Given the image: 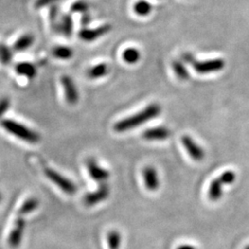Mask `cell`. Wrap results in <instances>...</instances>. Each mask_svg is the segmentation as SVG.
<instances>
[{"label": "cell", "instance_id": "1", "mask_svg": "<svg viewBox=\"0 0 249 249\" xmlns=\"http://www.w3.org/2000/svg\"><path fill=\"white\" fill-rule=\"evenodd\" d=\"M160 112H161V107L160 105L151 104L133 116L125 117L124 119L118 121L114 125V129L118 133L126 132L128 130L139 127L143 124L156 118L160 115Z\"/></svg>", "mask_w": 249, "mask_h": 249}, {"label": "cell", "instance_id": "2", "mask_svg": "<svg viewBox=\"0 0 249 249\" xmlns=\"http://www.w3.org/2000/svg\"><path fill=\"white\" fill-rule=\"evenodd\" d=\"M1 126L8 132L13 135L18 140L30 144H36L40 142V136L35 130L29 128L26 125L18 123L12 119H3L0 122Z\"/></svg>", "mask_w": 249, "mask_h": 249}, {"label": "cell", "instance_id": "3", "mask_svg": "<svg viewBox=\"0 0 249 249\" xmlns=\"http://www.w3.org/2000/svg\"><path fill=\"white\" fill-rule=\"evenodd\" d=\"M44 173L46 178H48L56 187H59L64 193L68 195H73L77 191L76 185L70 180L69 178H65L60 173L50 167H45Z\"/></svg>", "mask_w": 249, "mask_h": 249}, {"label": "cell", "instance_id": "4", "mask_svg": "<svg viewBox=\"0 0 249 249\" xmlns=\"http://www.w3.org/2000/svg\"><path fill=\"white\" fill-rule=\"evenodd\" d=\"M25 226L26 221L24 220V217L20 214H17L8 237V243L10 248L17 249L20 246L25 231Z\"/></svg>", "mask_w": 249, "mask_h": 249}, {"label": "cell", "instance_id": "5", "mask_svg": "<svg viewBox=\"0 0 249 249\" xmlns=\"http://www.w3.org/2000/svg\"><path fill=\"white\" fill-rule=\"evenodd\" d=\"M192 66L198 74H210L223 71L225 62L222 58H214L203 61H194Z\"/></svg>", "mask_w": 249, "mask_h": 249}, {"label": "cell", "instance_id": "6", "mask_svg": "<svg viewBox=\"0 0 249 249\" xmlns=\"http://www.w3.org/2000/svg\"><path fill=\"white\" fill-rule=\"evenodd\" d=\"M111 193L110 186L107 183L100 184L98 188L94 192H90L84 196V204L88 207H92L99 204L107 199Z\"/></svg>", "mask_w": 249, "mask_h": 249}, {"label": "cell", "instance_id": "7", "mask_svg": "<svg viewBox=\"0 0 249 249\" xmlns=\"http://www.w3.org/2000/svg\"><path fill=\"white\" fill-rule=\"evenodd\" d=\"M61 84H62L64 92H65V98L69 105L75 106L78 104L80 100V93L77 89V86L75 82L73 81L70 76H62L61 77Z\"/></svg>", "mask_w": 249, "mask_h": 249}, {"label": "cell", "instance_id": "8", "mask_svg": "<svg viewBox=\"0 0 249 249\" xmlns=\"http://www.w3.org/2000/svg\"><path fill=\"white\" fill-rule=\"evenodd\" d=\"M86 166L89 172V177L93 180L99 182L100 184L106 183L110 178V172L100 166L95 159H92V158L88 159L86 162Z\"/></svg>", "mask_w": 249, "mask_h": 249}, {"label": "cell", "instance_id": "9", "mask_svg": "<svg viewBox=\"0 0 249 249\" xmlns=\"http://www.w3.org/2000/svg\"><path fill=\"white\" fill-rule=\"evenodd\" d=\"M182 143L188 155L196 161H200L205 158V151L190 137L185 135L182 137Z\"/></svg>", "mask_w": 249, "mask_h": 249}, {"label": "cell", "instance_id": "10", "mask_svg": "<svg viewBox=\"0 0 249 249\" xmlns=\"http://www.w3.org/2000/svg\"><path fill=\"white\" fill-rule=\"evenodd\" d=\"M111 30H112V26L110 24H105V25L97 27L95 29L83 28L80 30L79 36L81 40L85 42H92L97 40L100 37L106 36L108 33L111 32Z\"/></svg>", "mask_w": 249, "mask_h": 249}, {"label": "cell", "instance_id": "11", "mask_svg": "<svg viewBox=\"0 0 249 249\" xmlns=\"http://www.w3.org/2000/svg\"><path fill=\"white\" fill-rule=\"evenodd\" d=\"M171 136V130L165 126H156L146 129L142 134V138L149 142H162Z\"/></svg>", "mask_w": 249, "mask_h": 249}, {"label": "cell", "instance_id": "12", "mask_svg": "<svg viewBox=\"0 0 249 249\" xmlns=\"http://www.w3.org/2000/svg\"><path fill=\"white\" fill-rule=\"evenodd\" d=\"M145 187L150 191H156L160 187V178L158 172L152 166H146L142 171Z\"/></svg>", "mask_w": 249, "mask_h": 249}, {"label": "cell", "instance_id": "13", "mask_svg": "<svg viewBox=\"0 0 249 249\" xmlns=\"http://www.w3.org/2000/svg\"><path fill=\"white\" fill-rule=\"evenodd\" d=\"M15 71L18 75L32 80L35 79L37 75V68L33 63L19 62L15 66Z\"/></svg>", "mask_w": 249, "mask_h": 249}, {"label": "cell", "instance_id": "14", "mask_svg": "<svg viewBox=\"0 0 249 249\" xmlns=\"http://www.w3.org/2000/svg\"><path fill=\"white\" fill-rule=\"evenodd\" d=\"M223 186L224 185L219 178H215L212 181L208 191V196L210 200L215 202L222 198L223 194Z\"/></svg>", "mask_w": 249, "mask_h": 249}, {"label": "cell", "instance_id": "15", "mask_svg": "<svg viewBox=\"0 0 249 249\" xmlns=\"http://www.w3.org/2000/svg\"><path fill=\"white\" fill-rule=\"evenodd\" d=\"M35 43V36L26 34L20 36L13 45V50L16 52H22L30 48Z\"/></svg>", "mask_w": 249, "mask_h": 249}, {"label": "cell", "instance_id": "16", "mask_svg": "<svg viewBox=\"0 0 249 249\" xmlns=\"http://www.w3.org/2000/svg\"><path fill=\"white\" fill-rule=\"evenodd\" d=\"M56 31L63 34L67 37L71 36L72 31H73V21L71 15H64L61 20L57 23L55 27Z\"/></svg>", "mask_w": 249, "mask_h": 249}, {"label": "cell", "instance_id": "17", "mask_svg": "<svg viewBox=\"0 0 249 249\" xmlns=\"http://www.w3.org/2000/svg\"><path fill=\"white\" fill-rule=\"evenodd\" d=\"M52 54L54 58H57L60 60H69V59H71L74 54V51L71 47H69L66 45H58L53 47Z\"/></svg>", "mask_w": 249, "mask_h": 249}, {"label": "cell", "instance_id": "18", "mask_svg": "<svg viewBox=\"0 0 249 249\" xmlns=\"http://www.w3.org/2000/svg\"><path fill=\"white\" fill-rule=\"evenodd\" d=\"M109 73V67L106 63H100L90 68L88 71V77L91 80H96L107 76Z\"/></svg>", "mask_w": 249, "mask_h": 249}, {"label": "cell", "instance_id": "19", "mask_svg": "<svg viewBox=\"0 0 249 249\" xmlns=\"http://www.w3.org/2000/svg\"><path fill=\"white\" fill-rule=\"evenodd\" d=\"M38 207H39V200L36 197H30L28 199H25L19 207L18 214L25 216L35 212L38 209Z\"/></svg>", "mask_w": 249, "mask_h": 249}, {"label": "cell", "instance_id": "20", "mask_svg": "<svg viewBox=\"0 0 249 249\" xmlns=\"http://www.w3.org/2000/svg\"><path fill=\"white\" fill-rule=\"evenodd\" d=\"M152 5L147 0H139L134 4V12L142 17H145L151 14L152 11Z\"/></svg>", "mask_w": 249, "mask_h": 249}, {"label": "cell", "instance_id": "21", "mask_svg": "<svg viewBox=\"0 0 249 249\" xmlns=\"http://www.w3.org/2000/svg\"><path fill=\"white\" fill-rule=\"evenodd\" d=\"M122 57H123L124 62L130 64V65H134L141 60L142 53L139 49H137L135 47H129V48H126L123 52Z\"/></svg>", "mask_w": 249, "mask_h": 249}, {"label": "cell", "instance_id": "22", "mask_svg": "<svg viewBox=\"0 0 249 249\" xmlns=\"http://www.w3.org/2000/svg\"><path fill=\"white\" fill-rule=\"evenodd\" d=\"M172 68L175 74L178 76V79L181 80H187L189 79V72L187 71L186 66L181 61H173L172 62Z\"/></svg>", "mask_w": 249, "mask_h": 249}, {"label": "cell", "instance_id": "23", "mask_svg": "<svg viewBox=\"0 0 249 249\" xmlns=\"http://www.w3.org/2000/svg\"><path fill=\"white\" fill-rule=\"evenodd\" d=\"M121 234L120 232L116 230H113L108 232L107 235V242H108V247L110 249H119L121 246Z\"/></svg>", "mask_w": 249, "mask_h": 249}, {"label": "cell", "instance_id": "24", "mask_svg": "<svg viewBox=\"0 0 249 249\" xmlns=\"http://www.w3.org/2000/svg\"><path fill=\"white\" fill-rule=\"evenodd\" d=\"M89 9V4L85 0H78L72 4L71 10L74 13H87Z\"/></svg>", "mask_w": 249, "mask_h": 249}, {"label": "cell", "instance_id": "25", "mask_svg": "<svg viewBox=\"0 0 249 249\" xmlns=\"http://www.w3.org/2000/svg\"><path fill=\"white\" fill-rule=\"evenodd\" d=\"M12 60V50L7 45L0 44V62L8 65Z\"/></svg>", "mask_w": 249, "mask_h": 249}, {"label": "cell", "instance_id": "26", "mask_svg": "<svg viewBox=\"0 0 249 249\" xmlns=\"http://www.w3.org/2000/svg\"><path fill=\"white\" fill-rule=\"evenodd\" d=\"M218 178L221 180V182L224 186H228V185H231L234 183V181L236 180V174L233 171L228 170V171L223 172V174Z\"/></svg>", "mask_w": 249, "mask_h": 249}, {"label": "cell", "instance_id": "27", "mask_svg": "<svg viewBox=\"0 0 249 249\" xmlns=\"http://www.w3.org/2000/svg\"><path fill=\"white\" fill-rule=\"evenodd\" d=\"M10 105L11 103L8 97H2L0 99V118L8 112Z\"/></svg>", "mask_w": 249, "mask_h": 249}, {"label": "cell", "instance_id": "28", "mask_svg": "<svg viewBox=\"0 0 249 249\" xmlns=\"http://www.w3.org/2000/svg\"><path fill=\"white\" fill-rule=\"evenodd\" d=\"M55 1H57V0H37L36 2V8L45 7V6H47L49 4H52Z\"/></svg>", "mask_w": 249, "mask_h": 249}, {"label": "cell", "instance_id": "29", "mask_svg": "<svg viewBox=\"0 0 249 249\" xmlns=\"http://www.w3.org/2000/svg\"><path fill=\"white\" fill-rule=\"evenodd\" d=\"M90 22V16L89 15V13H84L82 14V17H81V24L83 26H87Z\"/></svg>", "mask_w": 249, "mask_h": 249}, {"label": "cell", "instance_id": "30", "mask_svg": "<svg viewBox=\"0 0 249 249\" xmlns=\"http://www.w3.org/2000/svg\"><path fill=\"white\" fill-rule=\"evenodd\" d=\"M177 249H196L194 246L192 245H188V244H184V245H180L178 246Z\"/></svg>", "mask_w": 249, "mask_h": 249}, {"label": "cell", "instance_id": "31", "mask_svg": "<svg viewBox=\"0 0 249 249\" xmlns=\"http://www.w3.org/2000/svg\"><path fill=\"white\" fill-rule=\"evenodd\" d=\"M1 199H2V195H1V193H0V202H1Z\"/></svg>", "mask_w": 249, "mask_h": 249}, {"label": "cell", "instance_id": "32", "mask_svg": "<svg viewBox=\"0 0 249 249\" xmlns=\"http://www.w3.org/2000/svg\"><path fill=\"white\" fill-rule=\"evenodd\" d=\"M245 249H249V246H247V247H246V248H245Z\"/></svg>", "mask_w": 249, "mask_h": 249}]
</instances>
